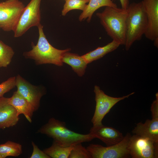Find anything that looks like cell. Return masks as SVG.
I'll use <instances>...</instances> for the list:
<instances>
[{"instance_id": "6da1fadb", "label": "cell", "mask_w": 158, "mask_h": 158, "mask_svg": "<svg viewBox=\"0 0 158 158\" xmlns=\"http://www.w3.org/2000/svg\"><path fill=\"white\" fill-rule=\"evenodd\" d=\"M37 132L52 138L54 141L63 147L89 142L95 138L90 133L84 134L71 130L66 127L65 122L53 117L50 118L47 123L41 126Z\"/></svg>"}, {"instance_id": "7a4b0ae2", "label": "cell", "mask_w": 158, "mask_h": 158, "mask_svg": "<svg viewBox=\"0 0 158 158\" xmlns=\"http://www.w3.org/2000/svg\"><path fill=\"white\" fill-rule=\"evenodd\" d=\"M127 14V9L107 6L96 14L107 34L120 45L125 43Z\"/></svg>"}, {"instance_id": "3957f363", "label": "cell", "mask_w": 158, "mask_h": 158, "mask_svg": "<svg viewBox=\"0 0 158 158\" xmlns=\"http://www.w3.org/2000/svg\"><path fill=\"white\" fill-rule=\"evenodd\" d=\"M37 27L39 38L37 44L35 45L32 43V49L25 52L24 56L26 58L34 60L37 65L49 63L62 66L63 56L65 53L69 51L71 49L60 50L55 48L47 39L42 25L40 24Z\"/></svg>"}, {"instance_id": "277c9868", "label": "cell", "mask_w": 158, "mask_h": 158, "mask_svg": "<svg viewBox=\"0 0 158 158\" xmlns=\"http://www.w3.org/2000/svg\"><path fill=\"white\" fill-rule=\"evenodd\" d=\"M127 10L124 45L126 51L130 49L135 41L141 39L146 31L147 24L142 1L130 4Z\"/></svg>"}, {"instance_id": "5b68a950", "label": "cell", "mask_w": 158, "mask_h": 158, "mask_svg": "<svg viewBox=\"0 0 158 158\" xmlns=\"http://www.w3.org/2000/svg\"><path fill=\"white\" fill-rule=\"evenodd\" d=\"M131 135L127 133L123 139L114 145L104 147L101 145L91 144L87 149L92 158H128L131 157L128 148Z\"/></svg>"}, {"instance_id": "8992f818", "label": "cell", "mask_w": 158, "mask_h": 158, "mask_svg": "<svg viewBox=\"0 0 158 158\" xmlns=\"http://www.w3.org/2000/svg\"><path fill=\"white\" fill-rule=\"evenodd\" d=\"M25 6L19 0H6L0 3V28L13 31Z\"/></svg>"}, {"instance_id": "52a82bcc", "label": "cell", "mask_w": 158, "mask_h": 158, "mask_svg": "<svg viewBox=\"0 0 158 158\" xmlns=\"http://www.w3.org/2000/svg\"><path fill=\"white\" fill-rule=\"evenodd\" d=\"M94 92L96 104L94 113L91 121L93 126L102 124V121L104 118L114 105L119 102L128 98L135 93L133 92L121 97H113L105 94L97 85L94 87Z\"/></svg>"}, {"instance_id": "ba28073f", "label": "cell", "mask_w": 158, "mask_h": 158, "mask_svg": "<svg viewBox=\"0 0 158 158\" xmlns=\"http://www.w3.org/2000/svg\"><path fill=\"white\" fill-rule=\"evenodd\" d=\"M41 1L31 0L25 6L13 31L14 37H21L31 27H38L40 24V7Z\"/></svg>"}, {"instance_id": "9c48e42d", "label": "cell", "mask_w": 158, "mask_h": 158, "mask_svg": "<svg viewBox=\"0 0 158 158\" xmlns=\"http://www.w3.org/2000/svg\"><path fill=\"white\" fill-rule=\"evenodd\" d=\"M128 148L132 158H157L158 152L150 140L134 134L130 137Z\"/></svg>"}, {"instance_id": "30bf717a", "label": "cell", "mask_w": 158, "mask_h": 158, "mask_svg": "<svg viewBox=\"0 0 158 158\" xmlns=\"http://www.w3.org/2000/svg\"><path fill=\"white\" fill-rule=\"evenodd\" d=\"M16 77L17 91L33 107L35 111L38 110L40 99L45 94L44 91L39 87L32 85L19 75Z\"/></svg>"}, {"instance_id": "8fae6325", "label": "cell", "mask_w": 158, "mask_h": 158, "mask_svg": "<svg viewBox=\"0 0 158 158\" xmlns=\"http://www.w3.org/2000/svg\"><path fill=\"white\" fill-rule=\"evenodd\" d=\"M147 20L144 34L148 39L153 41L158 38V0H143Z\"/></svg>"}, {"instance_id": "7c38bea8", "label": "cell", "mask_w": 158, "mask_h": 158, "mask_svg": "<svg viewBox=\"0 0 158 158\" xmlns=\"http://www.w3.org/2000/svg\"><path fill=\"white\" fill-rule=\"evenodd\" d=\"M90 133L95 138L99 139L105 143L107 146L113 145L121 141L124 136L118 130L113 128L102 125L92 126Z\"/></svg>"}, {"instance_id": "4fadbf2b", "label": "cell", "mask_w": 158, "mask_h": 158, "mask_svg": "<svg viewBox=\"0 0 158 158\" xmlns=\"http://www.w3.org/2000/svg\"><path fill=\"white\" fill-rule=\"evenodd\" d=\"M132 133L151 140L155 148L158 149V117L147 119L144 123L140 122L137 123Z\"/></svg>"}, {"instance_id": "5bb4252c", "label": "cell", "mask_w": 158, "mask_h": 158, "mask_svg": "<svg viewBox=\"0 0 158 158\" xmlns=\"http://www.w3.org/2000/svg\"><path fill=\"white\" fill-rule=\"evenodd\" d=\"M8 99L0 97V129H2L16 125L19 119L16 110L8 103Z\"/></svg>"}, {"instance_id": "9a60e30c", "label": "cell", "mask_w": 158, "mask_h": 158, "mask_svg": "<svg viewBox=\"0 0 158 158\" xmlns=\"http://www.w3.org/2000/svg\"><path fill=\"white\" fill-rule=\"evenodd\" d=\"M8 103L16 110L18 116L22 114L30 123L32 122L33 113L35 111L33 107L17 91L13 95L8 98Z\"/></svg>"}, {"instance_id": "2e32d148", "label": "cell", "mask_w": 158, "mask_h": 158, "mask_svg": "<svg viewBox=\"0 0 158 158\" xmlns=\"http://www.w3.org/2000/svg\"><path fill=\"white\" fill-rule=\"evenodd\" d=\"M103 6L117 7L111 0H90L85 10L79 16V20L82 21L87 19V22L90 23L94 12Z\"/></svg>"}, {"instance_id": "e0dca14e", "label": "cell", "mask_w": 158, "mask_h": 158, "mask_svg": "<svg viewBox=\"0 0 158 158\" xmlns=\"http://www.w3.org/2000/svg\"><path fill=\"white\" fill-rule=\"evenodd\" d=\"M62 61L70 66L79 76L84 75L87 63L82 56L68 51L63 55Z\"/></svg>"}, {"instance_id": "ac0fdd59", "label": "cell", "mask_w": 158, "mask_h": 158, "mask_svg": "<svg viewBox=\"0 0 158 158\" xmlns=\"http://www.w3.org/2000/svg\"><path fill=\"white\" fill-rule=\"evenodd\" d=\"M117 42L112 40L106 45L102 47H99L82 56L88 64L101 58L106 54L116 49L120 46Z\"/></svg>"}, {"instance_id": "d6986e66", "label": "cell", "mask_w": 158, "mask_h": 158, "mask_svg": "<svg viewBox=\"0 0 158 158\" xmlns=\"http://www.w3.org/2000/svg\"><path fill=\"white\" fill-rule=\"evenodd\" d=\"M73 146L62 147L53 141L50 147L43 151L51 158H68Z\"/></svg>"}, {"instance_id": "ffe728a7", "label": "cell", "mask_w": 158, "mask_h": 158, "mask_svg": "<svg viewBox=\"0 0 158 158\" xmlns=\"http://www.w3.org/2000/svg\"><path fill=\"white\" fill-rule=\"evenodd\" d=\"M22 153V145L11 141L0 145V156L1 158L8 156L16 157Z\"/></svg>"}, {"instance_id": "44dd1931", "label": "cell", "mask_w": 158, "mask_h": 158, "mask_svg": "<svg viewBox=\"0 0 158 158\" xmlns=\"http://www.w3.org/2000/svg\"><path fill=\"white\" fill-rule=\"evenodd\" d=\"M14 54L11 47L0 40V68L7 67L10 63Z\"/></svg>"}, {"instance_id": "7402d4cb", "label": "cell", "mask_w": 158, "mask_h": 158, "mask_svg": "<svg viewBox=\"0 0 158 158\" xmlns=\"http://www.w3.org/2000/svg\"><path fill=\"white\" fill-rule=\"evenodd\" d=\"M90 0H66L61 11L64 16L69 11L74 9L84 11Z\"/></svg>"}, {"instance_id": "603a6c76", "label": "cell", "mask_w": 158, "mask_h": 158, "mask_svg": "<svg viewBox=\"0 0 158 158\" xmlns=\"http://www.w3.org/2000/svg\"><path fill=\"white\" fill-rule=\"evenodd\" d=\"M68 158H92V157L86 147L83 146L82 143H79L73 146Z\"/></svg>"}, {"instance_id": "cb8c5ba5", "label": "cell", "mask_w": 158, "mask_h": 158, "mask_svg": "<svg viewBox=\"0 0 158 158\" xmlns=\"http://www.w3.org/2000/svg\"><path fill=\"white\" fill-rule=\"evenodd\" d=\"M16 77H12L0 84V97L16 86Z\"/></svg>"}, {"instance_id": "d4e9b609", "label": "cell", "mask_w": 158, "mask_h": 158, "mask_svg": "<svg viewBox=\"0 0 158 158\" xmlns=\"http://www.w3.org/2000/svg\"><path fill=\"white\" fill-rule=\"evenodd\" d=\"M33 152L30 158H51L43 150H40L33 141L32 142Z\"/></svg>"}, {"instance_id": "484cf974", "label": "cell", "mask_w": 158, "mask_h": 158, "mask_svg": "<svg viewBox=\"0 0 158 158\" xmlns=\"http://www.w3.org/2000/svg\"><path fill=\"white\" fill-rule=\"evenodd\" d=\"M121 5V8L125 9H127L129 5V0H119Z\"/></svg>"}, {"instance_id": "4316f807", "label": "cell", "mask_w": 158, "mask_h": 158, "mask_svg": "<svg viewBox=\"0 0 158 158\" xmlns=\"http://www.w3.org/2000/svg\"><path fill=\"white\" fill-rule=\"evenodd\" d=\"M154 45L158 48V38L155 39L154 41Z\"/></svg>"}, {"instance_id": "83f0119b", "label": "cell", "mask_w": 158, "mask_h": 158, "mask_svg": "<svg viewBox=\"0 0 158 158\" xmlns=\"http://www.w3.org/2000/svg\"><path fill=\"white\" fill-rule=\"evenodd\" d=\"M0 158H1V157H0Z\"/></svg>"}, {"instance_id": "f1b7e54d", "label": "cell", "mask_w": 158, "mask_h": 158, "mask_svg": "<svg viewBox=\"0 0 158 158\" xmlns=\"http://www.w3.org/2000/svg\"><path fill=\"white\" fill-rule=\"evenodd\" d=\"M64 0L66 1V0Z\"/></svg>"}]
</instances>
